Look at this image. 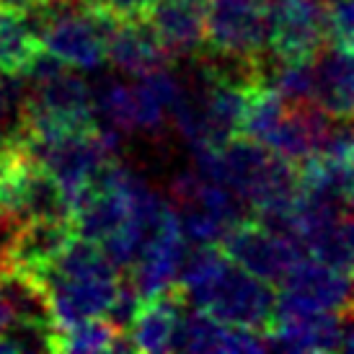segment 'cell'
I'll use <instances>...</instances> for the list:
<instances>
[{"label":"cell","mask_w":354,"mask_h":354,"mask_svg":"<svg viewBox=\"0 0 354 354\" xmlns=\"http://www.w3.org/2000/svg\"><path fill=\"white\" fill-rule=\"evenodd\" d=\"M274 287L243 272L233 261H225L215 279L199 295L192 297L197 310H205L220 324L251 328L261 336H266L274 324Z\"/></svg>","instance_id":"cell-1"},{"label":"cell","mask_w":354,"mask_h":354,"mask_svg":"<svg viewBox=\"0 0 354 354\" xmlns=\"http://www.w3.org/2000/svg\"><path fill=\"white\" fill-rule=\"evenodd\" d=\"M269 0H209L202 52L220 59H259L266 47Z\"/></svg>","instance_id":"cell-2"},{"label":"cell","mask_w":354,"mask_h":354,"mask_svg":"<svg viewBox=\"0 0 354 354\" xmlns=\"http://www.w3.org/2000/svg\"><path fill=\"white\" fill-rule=\"evenodd\" d=\"M217 241H220L217 248L223 251L227 261L269 282L272 287L279 285L282 277L290 272V266L303 256V248L295 241L277 236L254 223L251 217H243L233 225H227Z\"/></svg>","instance_id":"cell-3"},{"label":"cell","mask_w":354,"mask_h":354,"mask_svg":"<svg viewBox=\"0 0 354 354\" xmlns=\"http://www.w3.org/2000/svg\"><path fill=\"white\" fill-rule=\"evenodd\" d=\"M326 44V0H269L266 47L279 62H310Z\"/></svg>","instance_id":"cell-4"},{"label":"cell","mask_w":354,"mask_h":354,"mask_svg":"<svg viewBox=\"0 0 354 354\" xmlns=\"http://www.w3.org/2000/svg\"><path fill=\"white\" fill-rule=\"evenodd\" d=\"M75 227L68 217H31L16 225L6 243V266L8 272L24 274L44 285V277L52 272L57 259L73 243Z\"/></svg>","instance_id":"cell-5"},{"label":"cell","mask_w":354,"mask_h":354,"mask_svg":"<svg viewBox=\"0 0 354 354\" xmlns=\"http://www.w3.org/2000/svg\"><path fill=\"white\" fill-rule=\"evenodd\" d=\"M184 256H187V238L181 230V220L171 207L163 205L156 227L145 238L135 264L127 269L142 300L158 295L160 290L176 282Z\"/></svg>","instance_id":"cell-6"},{"label":"cell","mask_w":354,"mask_h":354,"mask_svg":"<svg viewBox=\"0 0 354 354\" xmlns=\"http://www.w3.org/2000/svg\"><path fill=\"white\" fill-rule=\"evenodd\" d=\"M277 295L287 303L308 308V310L352 313L349 274H342L310 256H300L295 264L290 266V272L277 285Z\"/></svg>","instance_id":"cell-7"},{"label":"cell","mask_w":354,"mask_h":354,"mask_svg":"<svg viewBox=\"0 0 354 354\" xmlns=\"http://www.w3.org/2000/svg\"><path fill=\"white\" fill-rule=\"evenodd\" d=\"M209 0H158L145 21L171 57H197Z\"/></svg>","instance_id":"cell-8"},{"label":"cell","mask_w":354,"mask_h":354,"mask_svg":"<svg viewBox=\"0 0 354 354\" xmlns=\"http://www.w3.org/2000/svg\"><path fill=\"white\" fill-rule=\"evenodd\" d=\"M352 88V52L324 44L310 59V101L334 122H349Z\"/></svg>","instance_id":"cell-9"},{"label":"cell","mask_w":354,"mask_h":354,"mask_svg":"<svg viewBox=\"0 0 354 354\" xmlns=\"http://www.w3.org/2000/svg\"><path fill=\"white\" fill-rule=\"evenodd\" d=\"M106 59L129 75H148L168 68L171 55L158 41L148 21H117L106 37Z\"/></svg>","instance_id":"cell-10"},{"label":"cell","mask_w":354,"mask_h":354,"mask_svg":"<svg viewBox=\"0 0 354 354\" xmlns=\"http://www.w3.org/2000/svg\"><path fill=\"white\" fill-rule=\"evenodd\" d=\"M187 308V295L174 282L158 295L142 300L140 313L129 328V342L135 352H168L181 310Z\"/></svg>","instance_id":"cell-11"},{"label":"cell","mask_w":354,"mask_h":354,"mask_svg":"<svg viewBox=\"0 0 354 354\" xmlns=\"http://www.w3.org/2000/svg\"><path fill=\"white\" fill-rule=\"evenodd\" d=\"M47 352H135L127 334H119L104 318H88L65 328H50Z\"/></svg>","instance_id":"cell-12"},{"label":"cell","mask_w":354,"mask_h":354,"mask_svg":"<svg viewBox=\"0 0 354 354\" xmlns=\"http://www.w3.org/2000/svg\"><path fill=\"white\" fill-rule=\"evenodd\" d=\"M41 52V41L29 26V19L0 10V73L24 75Z\"/></svg>","instance_id":"cell-13"},{"label":"cell","mask_w":354,"mask_h":354,"mask_svg":"<svg viewBox=\"0 0 354 354\" xmlns=\"http://www.w3.org/2000/svg\"><path fill=\"white\" fill-rule=\"evenodd\" d=\"M310 259L352 277V215L326 223L303 243Z\"/></svg>","instance_id":"cell-14"},{"label":"cell","mask_w":354,"mask_h":354,"mask_svg":"<svg viewBox=\"0 0 354 354\" xmlns=\"http://www.w3.org/2000/svg\"><path fill=\"white\" fill-rule=\"evenodd\" d=\"M93 106L104 111V117L114 124V129L129 132L135 129V93L124 88L122 83H109L93 99Z\"/></svg>","instance_id":"cell-15"},{"label":"cell","mask_w":354,"mask_h":354,"mask_svg":"<svg viewBox=\"0 0 354 354\" xmlns=\"http://www.w3.org/2000/svg\"><path fill=\"white\" fill-rule=\"evenodd\" d=\"M326 44L352 52L354 10L352 0H326Z\"/></svg>","instance_id":"cell-16"},{"label":"cell","mask_w":354,"mask_h":354,"mask_svg":"<svg viewBox=\"0 0 354 354\" xmlns=\"http://www.w3.org/2000/svg\"><path fill=\"white\" fill-rule=\"evenodd\" d=\"M178 220H181L184 238H192L194 243H215L220 233L225 230L215 217L197 205H187V215L178 217Z\"/></svg>","instance_id":"cell-17"},{"label":"cell","mask_w":354,"mask_h":354,"mask_svg":"<svg viewBox=\"0 0 354 354\" xmlns=\"http://www.w3.org/2000/svg\"><path fill=\"white\" fill-rule=\"evenodd\" d=\"M132 93H135V127L145 132H158L163 127V104L142 83Z\"/></svg>","instance_id":"cell-18"},{"label":"cell","mask_w":354,"mask_h":354,"mask_svg":"<svg viewBox=\"0 0 354 354\" xmlns=\"http://www.w3.org/2000/svg\"><path fill=\"white\" fill-rule=\"evenodd\" d=\"M117 21H145L158 0H96Z\"/></svg>","instance_id":"cell-19"},{"label":"cell","mask_w":354,"mask_h":354,"mask_svg":"<svg viewBox=\"0 0 354 354\" xmlns=\"http://www.w3.org/2000/svg\"><path fill=\"white\" fill-rule=\"evenodd\" d=\"M142 86H145L163 106H171V104L178 99V93H181L176 78L168 73V68L153 70V73H148V75H142Z\"/></svg>","instance_id":"cell-20"},{"label":"cell","mask_w":354,"mask_h":354,"mask_svg":"<svg viewBox=\"0 0 354 354\" xmlns=\"http://www.w3.org/2000/svg\"><path fill=\"white\" fill-rule=\"evenodd\" d=\"M52 0H0V10H10V13H21L29 16L34 10L47 8Z\"/></svg>","instance_id":"cell-21"},{"label":"cell","mask_w":354,"mask_h":354,"mask_svg":"<svg viewBox=\"0 0 354 354\" xmlns=\"http://www.w3.org/2000/svg\"><path fill=\"white\" fill-rule=\"evenodd\" d=\"M13 324H16V318H13V313H10L6 297L0 295V334H3V331H10Z\"/></svg>","instance_id":"cell-22"},{"label":"cell","mask_w":354,"mask_h":354,"mask_svg":"<svg viewBox=\"0 0 354 354\" xmlns=\"http://www.w3.org/2000/svg\"><path fill=\"white\" fill-rule=\"evenodd\" d=\"M6 160H8V145L0 148V174H3V168H6Z\"/></svg>","instance_id":"cell-23"},{"label":"cell","mask_w":354,"mask_h":354,"mask_svg":"<svg viewBox=\"0 0 354 354\" xmlns=\"http://www.w3.org/2000/svg\"><path fill=\"white\" fill-rule=\"evenodd\" d=\"M6 272H8V266H6V256H3V251H0V279H3Z\"/></svg>","instance_id":"cell-24"}]
</instances>
